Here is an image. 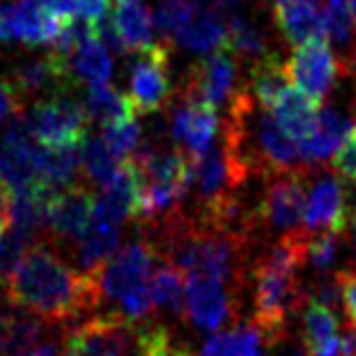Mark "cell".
Segmentation results:
<instances>
[{"mask_svg": "<svg viewBox=\"0 0 356 356\" xmlns=\"http://www.w3.org/2000/svg\"><path fill=\"white\" fill-rule=\"evenodd\" d=\"M3 296L15 308L47 320L54 327H68L102 305L97 277L75 269L47 238L29 248L5 284Z\"/></svg>", "mask_w": 356, "mask_h": 356, "instance_id": "6da1fadb", "label": "cell"}, {"mask_svg": "<svg viewBox=\"0 0 356 356\" xmlns=\"http://www.w3.org/2000/svg\"><path fill=\"white\" fill-rule=\"evenodd\" d=\"M22 122L32 138L49 150L80 148L88 138V114L83 102L61 92L47 95L22 112Z\"/></svg>", "mask_w": 356, "mask_h": 356, "instance_id": "7a4b0ae2", "label": "cell"}, {"mask_svg": "<svg viewBox=\"0 0 356 356\" xmlns=\"http://www.w3.org/2000/svg\"><path fill=\"white\" fill-rule=\"evenodd\" d=\"M305 213L303 230L313 233H337L342 235L349 223L352 192L342 182L339 175H332L323 168L305 170Z\"/></svg>", "mask_w": 356, "mask_h": 356, "instance_id": "3957f363", "label": "cell"}, {"mask_svg": "<svg viewBox=\"0 0 356 356\" xmlns=\"http://www.w3.org/2000/svg\"><path fill=\"white\" fill-rule=\"evenodd\" d=\"M160 262L163 259H160L158 250L145 238L122 245L117 254L97 272L102 303L107 300V303L119 305L134 291L150 286V279H153Z\"/></svg>", "mask_w": 356, "mask_h": 356, "instance_id": "277c9868", "label": "cell"}, {"mask_svg": "<svg viewBox=\"0 0 356 356\" xmlns=\"http://www.w3.org/2000/svg\"><path fill=\"white\" fill-rule=\"evenodd\" d=\"M243 291L207 277H187L184 289V323L199 332H223L238 323L243 308Z\"/></svg>", "mask_w": 356, "mask_h": 356, "instance_id": "5b68a950", "label": "cell"}, {"mask_svg": "<svg viewBox=\"0 0 356 356\" xmlns=\"http://www.w3.org/2000/svg\"><path fill=\"white\" fill-rule=\"evenodd\" d=\"M63 356H138L134 325L119 313H104L63 332Z\"/></svg>", "mask_w": 356, "mask_h": 356, "instance_id": "8992f818", "label": "cell"}, {"mask_svg": "<svg viewBox=\"0 0 356 356\" xmlns=\"http://www.w3.org/2000/svg\"><path fill=\"white\" fill-rule=\"evenodd\" d=\"M305 170L308 165L296 172L272 175L254 207L259 230H277L282 235L305 233Z\"/></svg>", "mask_w": 356, "mask_h": 356, "instance_id": "52a82bcc", "label": "cell"}, {"mask_svg": "<svg viewBox=\"0 0 356 356\" xmlns=\"http://www.w3.org/2000/svg\"><path fill=\"white\" fill-rule=\"evenodd\" d=\"M284 68L289 80L293 83V88H298L300 92H305L315 102H323L332 92V88L337 85V78L344 71L342 61L330 49L325 37L296 47L291 58L284 63Z\"/></svg>", "mask_w": 356, "mask_h": 356, "instance_id": "ba28073f", "label": "cell"}, {"mask_svg": "<svg viewBox=\"0 0 356 356\" xmlns=\"http://www.w3.org/2000/svg\"><path fill=\"white\" fill-rule=\"evenodd\" d=\"M172 95L170 83V58L163 47H150L138 51L129 66L127 99L134 114H155L168 104Z\"/></svg>", "mask_w": 356, "mask_h": 356, "instance_id": "9c48e42d", "label": "cell"}, {"mask_svg": "<svg viewBox=\"0 0 356 356\" xmlns=\"http://www.w3.org/2000/svg\"><path fill=\"white\" fill-rule=\"evenodd\" d=\"M63 29H66V19L51 13L42 0H13L3 8L0 42L54 49Z\"/></svg>", "mask_w": 356, "mask_h": 356, "instance_id": "30bf717a", "label": "cell"}, {"mask_svg": "<svg viewBox=\"0 0 356 356\" xmlns=\"http://www.w3.org/2000/svg\"><path fill=\"white\" fill-rule=\"evenodd\" d=\"M235 83H238V58L228 49H220L204 56L189 71L182 97L218 109L223 104H233V99L238 97Z\"/></svg>", "mask_w": 356, "mask_h": 356, "instance_id": "8fae6325", "label": "cell"}, {"mask_svg": "<svg viewBox=\"0 0 356 356\" xmlns=\"http://www.w3.org/2000/svg\"><path fill=\"white\" fill-rule=\"evenodd\" d=\"M44 145H39L27 131L19 114L8 124L0 141V184L8 192L39 184V158Z\"/></svg>", "mask_w": 356, "mask_h": 356, "instance_id": "7c38bea8", "label": "cell"}, {"mask_svg": "<svg viewBox=\"0 0 356 356\" xmlns=\"http://www.w3.org/2000/svg\"><path fill=\"white\" fill-rule=\"evenodd\" d=\"M218 127L220 122L216 109L182 97L172 107V112H170L168 136L189 158H202V155H207L216 145Z\"/></svg>", "mask_w": 356, "mask_h": 356, "instance_id": "4fadbf2b", "label": "cell"}, {"mask_svg": "<svg viewBox=\"0 0 356 356\" xmlns=\"http://www.w3.org/2000/svg\"><path fill=\"white\" fill-rule=\"evenodd\" d=\"M109 49L145 51L155 47V17L145 0H119L112 17L97 29Z\"/></svg>", "mask_w": 356, "mask_h": 356, "instance_id": "5bb4252c", "label": "cell"}, {"mask_svg": "<svg viewBox=\"0 0 356 356\" xmlns=\"http://www.w3.org/2000/svg\"><path fill=\"white\" fill-rule=\"evenodd\" d=\"M92 199L95 194L88 187H71L54 194L44 238L58 250L73 248L92 223Z\"/></svg>", "mask_w": 356, "mask_h": 356, "instance_id": "9a60e30c", "label": "cell"}, {"mask_svg": "<svg viewBox=\"0 0 356 356\" xmlns=\"http://www.w3.org/2000/svg\"><path fill=\"white\" fill-rule=\"evenodd\" d=\"M51 330L58 327L27 310L15 308L13 303L5 300V296H0V356H15L54 337Z\"/></svg>", "mask_w": 356, "mask_h": 356, "instance_id": "2e32d148", "label": "cell"}, {"mask_svg": "<svg viewBox=\"0 0 356 356\" xmlns=\"http://www.w3.org/2000/svg\"><path fill=\"white\" fill-rule=\"evenodd\" d=\"M61 61L63 68H66V78L71 75L78 83H83L85 88H90V85H107L114 78L112 49L104 44L99 32L83 39Z\"/></svg>", "mask_w": 356, "mask_h": 356, "instance_id": "e0dca14e", "label": "cell"}, {"mask_svg": "<svg viewBox=\"0 0 356 356\" xmlns=\"http://www.w3.org/2000/svg\"><path fill=\"white\" fill-rule=\"evenodd\" d=\"M277 29L293 47L325 37L323 10L315 0H272Z\"/></svg>", "mask_w": 356, "mask_h": 356, "instance_id": "ac0fdd59", "label": "cell"}, {"mask_svg": "<svg viewBox=\"0 0 356 356\" xmlns=\"http://www.w3.org/2000/svg\"><path fill=\"white\" fill-rule=\"evenodd\" d=\"M119 248H122V228L92 218L83 238L68 250H71V264L75 269L97 277V272L117 254Z\"/></svg>", "mask_w": 356, "mask_h": 356, "instance_id": "d6986e66", "label": "cell"}, {"mask_svg": "<svg viewBox=\"0 0 356 356\" xmlns=\"http://www.w3.org/2000/svg\"><path fill=\"white\" fill-rule=\"evenodd\" d=\"M269 114H272L274 122L279 124V129H282L286 136L300 145L303 141H308L315 134V129H318L320 102L310 99L308 95L291 85L282 97H279V102L269 109Z\"/></svg>", "mask_w": 356, "mask_h": 356, "instance_id": "ffe728a7", "label": "cell"}, {"mask_svg": "<svg viewBox=\"0 0 356 356\" xmlns=\"http://www.w3.org/2000/svg\"><path fill=\"white\" fill-rule=\"evenodd\" d=\"M354 127H356V122L347 119L339 109H334V107L323 109L315 134L308 141H303L298 145L303 165H308V168H323V165H327Z\"/></svg>", "mask_w": 356, "mask_h": 356, "instance_id": "44dd1931", "label": "cell"}, {"mask_svg": "<svg viewBox=\"0 0 356 356\" xmlns=\"http://www.w3.org/2000/svg\"><path fill=\"white\" fill-rule=\"evenodd\" d=\"M175 42L179 49L192 54H209L220 51L225 49V39H228V22L220 17L218 10L213 8H202L177 34H175Z\"/></svg>", "mask_w": 356, "mask_h": 356, "instance_id": "7402d4cb", "label": "cell"}, {"mask_svg": "<svg viewBox=\"0 0 356 356\" xmlns=\"http://www.w3.org/2000/svg\"><path fill=\"white\" fill-rule=\"evenodd\" d=\"M63 80H66V68H63L61 56L49 54V56L22 61L15 68L10 83L15 85L19 97L24 99V97H29V95H42V92L54 95Z\"/></svg>", "mask_w": 356, "mask_h": 356, "instance_id": "603a6c76", "label": "cell"}, {"mask_svg": "<svg viewBox=\"0 0 356 356\" xmlns=\"http://www.w3.org/2000/svg\"><path fill=\"white\" fill-rule=\"evenodd\" d=\"M184 289L187 279L172 264L160 262L150 279V293H153L155 318L172 325V320H184Z\"/></svg>", "mask_w": 356, "mask_h": 356, "instance_id": "cb8c5ba5", "label": "cell"}, {"mask_svg": "<svg viewBox=\"0 0 356 356\" xmlns=\"http://www.w3.org/2000/svg\"><path fill=\"white\" fill-rule=\"evenodd\" d=\"M129 163H122L114 158L102 143V138H85L80 145V175L85 177L90 189H104L114 184L124 172H127Z\"/></svg>", "mask_w": 356, "mask_h": 356, "instance_id": "d4e9b609", "label": "cell"}, {"mask_svg": "<svg viewBox=\"0 0 356 356\" xmlns=\"http://www.w3.org/2000/svg\"><path fill=\"white\" fill-rule=\"evenodd\" d=\"M289 88H291V80L286 75V68L284 63H279V58L274 54H269L267 58L250 66V80L245 85V90L267 112L279 102V97Z\"/></svg>", "mask_w": 356, "mask_h": 356, "instance_id": "484cf974", "label": "cell"}, {"mask_svg": "<svg viewBox=\"0 0 356 356\" xmlns=\"http://www.w3.org/2000/svg\"><path fill=\"white\" fill-rule=\"evenodd\" d=\"M80 177V148H58L42 150L39 158V184H44L51 192L75 187V179Z\"/></svg>", "mask_w": 356, "mask_h": 356, "instance_id": "4316f807", "label": "cell"}, {"mask_svg": "<svg viewBox=\"0 0 356 356\" xmlns=\"http://www.w3.org/2000/svg\"><path fill=\"white\" fill-rule=\"evenodd\" d=\"M300 315V342H303L305 354L318 352L320 347L334 339L339 334V320L334 310L318 305L305 298V303L298 310Z\"/></svg>", "mask_w": 356, "mask_h": 356, "instance_id": "83f0119b", "label": "cell"}, {"mask_svg": "<svg viewBox=\"0 0 356 356\" xmlns=\"http://www.w3.org/2000/svg\"><path fill=\"white\" fill-rule=\"evenodd\" d=\"M83 109H85V114H88L90 122H99L102 127H107V124L119 122V119L134 114L127 95L119 92L112 83L90 85V88L85 90Z\"/></svg>", "mask_w": 356, "mask_h": 356, "instance_id": "f1b7e54d", "label": "cell"}, {"mask_svg": "<svg viewBox=\"0 0 356 356\" xmlns=\"http://www.w3.org/2000/svg\"><path fill=\"white\" fill-rule=\"evenodd\" d=\"M99 138L114 158H119L122 163H131L143 145V127L138 122V114H129L119 122L102 127Z\"/></svg>", "mask_w": 356, "mask_h": 356, "instance_id": "f546056e", "label": "cell"}, {"mask_svg": "<svg viewBox=\"0 0 356 356\" xmlns=\"http://www.w3.org/2000/svg\"><path fill=\"white\" fill-rule=\"evenodd\" d=\"M225 49L233 54L235 58H248V61L257 63L269 56L267 42H264L262 32L240 15H233L228 19V39H225Z\"/></svg>", "mask_w": 356, "mask_h": 356, "instance_id": "4dcf8cb0", "label": "cell"}, {"mask_svg": "<svg viewBox=\"0 0 356 356\" xmlns=\"http://www.w3.org/2000/svg\"><path fill=\"white\" fill-rule=\"evenodd\" d=\"M42 238H34L32 233L22 228L10 225L3 235H0V291L5 289L8 279L13 277V272L19 267V262L24 259V254L29 252L34 243H39Z\"/></svg>", "mask_w": 356, "mask_h": 356, "instance_id": "1f68e13d", "label": "cell"}, {"mask_svg": "<svg viewBox=\"0 0 356 356\" xmlns=\"http://www.w3.org/2000/svg\"><path fill=\"white\" fill-rule=\"evenodd\" d=\"M202 8V0H158L153 10L155 29L160 34L175 37Z\"/></svg>", "mask_w": 356, "mask_h": 356, "instance_id": "d6a6232c", "label": "cell"}, {"mask_svg": "<svg viewBox=\"0 0 356 356\" xmlns=\"http://www.w3.org/2000/svg\"><path fill=\"white\" fill-rule=\"evenodd\" d=\"M339 252V235L337 233H313L308 235V252H305V264L315 269L318 277H325V274L332 269L334 259H337Z\"/></svg>", "mask_w": 356, "mask_h": 356, "instance_id": "836d02e7", "label": "cell"}, {"mask_svg": "<svg viewBox=\"0 0 356 356\" xmlns=\"http://www.w3.org/2000/svg\"><path fill=\"white\" fill-rule=\"evenodd\" d=\"M334 279L342 291V310L347 318V327L356 330V264L334 272Z\"/></svg>", "mask_w": 356, "mask_h": 356, "instance_id": "e575fe53", "label": "cell"}, {"mask_svg": "<svg viewBox=\"0 0 356 356\" xmlns=\"http://www.w3.org/2000/svg\"><path fill=\"white\" fill-rule=\"evenodd\" d=\"M332 170L342 179L356 184V127L349 131V136L344 138L342 145L337 148V153H334Z\"/></svg>", "mask_w": 356, "mask_h": 356, "instance_id": "d590c367", "label": "cell"}, {"mask_svg": "<svg viewBox=\"0 0 356 356\" xmlns=\"http://www.w3.org/2000/svg\"><path fill=\"white\" fill-rule=\"evenodd\" d=\"M109 0H73V19L99 29L107 22Z\"/></svg>", "mask_w": 356, "mask_h": 356, "instance_id": "8d00e7d4", "label": "cell"}, {"mask_svg": "<svg viewBox=\"0 0 356 356\" xmlns=\"http://www.w3.org/2000/svg\"><path fill=\"white\" fill-rule=\"evenodd\" d=\"M22 114V97L10 80H0V131Z\"/></svg>", "mask_w": 356, "mask_h": 356, "instance_id": "74e56055", "label": "cell"}, {"mask_svg": "<svg viewBox=\"0 0 356 356\" xmlns=\"http://www.w3.org/2000/svg\"><path fill=\"white\" fill-rule=\"evenodd\" d=\"M15 356H63V342H56V337H49Z\"/></svg>", "mask_w": 356, "mask_h": 356, "instance_id": "f35d334b", "label": "cell"}, {"mask_svg": "<svg viewBox=\"0 0 356 356\" xmlns=\"http://www.w3.org/2000/svg\"><path fill=\"white\" fill-rule=\"evenodd\" d=\"M277 356H308V354H305V349H282Z\"/></svg>", "mask_w": 356, "mask_h": 356, "instance_id": "ab89813d", "label": "cell"}, {"mask_svg": "<svg viewBox=\"0 0 356 356\" xmlns=\"http://www.w3.org/2000/svg\"><path fill=\"white\" fill-rule=\"evenodd\" d=\"M347 5H349V13H352L354 27H356V0H347Z\"/></svg>", "mask_w": 356, "mask_h": 356, "instance_id": "60d3db41", "label": "cell"}, {"mask_svg": "<svg viewBox=\"0 0 356 356\" xmlns=\"http://www.w3.org/2000/svg\"><path fill=\"white\" fill-rule=\"evenodd\" d=\"M0 29H3V8H0Z\"/></svg>", "mask_w": 356, "mask_h": 356, "instance_id": "b9f144b4", "label": "cell"}, {"mask_svg": "<svg viewBox=\"0 0 356 356\" xmlns=\"http://www.w3.org/2000/svg\"><path fill=\"white\" fill-rule=\"evenodd\" d=\"M216 3H233V0H216Z\"/></svg>", "mask_w": 356, "mask_h": 356, "instance_id": "7bdbcfd3", "label": "cell"}, {"mask_svg": "<svg viewBox=\"0 0 356 356\" xmlns=\"http://www.w3.org/2000/svg\"><path fill=\"white\" fill-rule=\"evenodd\" d=\"M117 3H119V0H117Z\"/></svg>", "mask_w": 356, "mask_h": 356, "instance_id": "ee69618b", "label": "cell"}]
</instances>
